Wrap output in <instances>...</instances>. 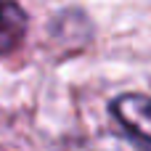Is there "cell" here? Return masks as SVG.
I'll list each match as a JSON object with an SVG mask.
<instances>
[{"instance_id":"obj_1","label":"cell","mask_w":151,"mask_h":151,"mask_svg":"<svg viewBox=\"0 0 151 151\" xmlns=\"http://www.w3.org/2000/svg\"><path fill=\"white\" fill-rule=\"evenodd\" d=\"M111 114L127 133L151 146V96L143 93L117 96L111 101Z\"/></svg>"},{"instance_id":"obj_2","label":"cell","mask_w":151,"mask_h":151,"mask_svg":"<svg viewBox=\"0 0 151 151\" xmlns=\"http://www.w3.org/2000/svg\"><path fill=\"white\" fill-rule=\"evenodd\" d=\"M27 13L16 0H0V56L13 53L27 37Z\"/></svg>"},{"instance_id":"obj_3","label":"cell","mask_w":151,"mask_h":151,"mask_svg":"<svg viewBox=\"0 0 151 151\" xmlns=\"http://www.w3.org/2000/svg\"><path fill=\"white\" fill-rule=\"evenodd\" d=\"M109 151H146V149H138V146H130V143H111Z\"/></svg>"}]
</instances>
